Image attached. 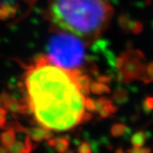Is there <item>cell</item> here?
Here are the masks:
<instances>
[{"instance_id":"obj_1","label":"cell","mask_w":153,"mask_h":153,"mask_svg":"<svg viewBox=\"0 0 153 153\" xmlns=\"http://www.w3.org/2000/svg\"><path fill=\"white\" fill-rule=\"evenodd\" d=\"M88 78L81 69L64 68L47 55H38L23 66L11 104L42 131H69L86 120L93 107L94 83Z\"/></svg>"},{"instance_id":"obj_2","label":"cell","mask_w":153,"mask_h":153,"mask_svg":"<svg viewBox=\"0 0 153 153\" xmlns=\"http://www.w3.org/2000/svg\"><path fill=\"white\" fill-rule=\"evenodd\" d=\"M113 9L108 0H51L49 17L56 27L91 43L108 27Z\"/></svg>"},{"instance_id":"obj_3","label":"cell","mask_w":153,"mask_h":153,"mask_svg":"<svg viewBox=\"0 0 153 153\" xmlns=\"http://www.w3.org/2000/svg\"><path fill=\"white\" fill-rule=\"evenodd\" d=\"M83 43L75 35L62 31L50 38L47 56L58 66L78 70L86 59Z\"/></svg>"}]
</instances>
